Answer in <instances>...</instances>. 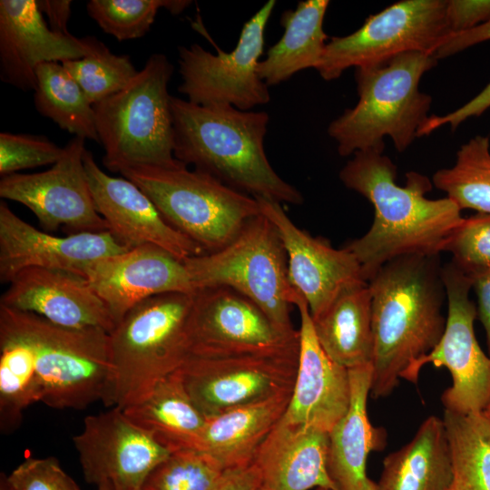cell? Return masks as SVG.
Wrapping results in <instances>:
<instances>
[{
    "instance_id": "cell-1",
    "label": "cell",
    "mask_w": 490,
    "mask_h": 490,
    "mask_svg": "<svg viewBox=\"0 0 490 490\" xmlns=\"http://www.w3.org/2000/svg\"><path fill=\"white\" fill-rule=\"evenodd\" d=\"M396 177L395 163L376 151L355 152L339 172L343 184L367 198L375 210L369 230L344 245L357 258L367 282L396 258L440 254L464 219L447 197L425 196L433 188L426 175L410 171L404 186L396 183Z\"/></svg>"
},
{
    "instance_id": "cell-2",
    "label": "cell",
    "mask_w": 490,
    "mask_h": 490,
    "mask_svg": "<svg viewBox=\"0 0 490 490\" xmlns=\"http://www.w3.org/2000/svg\"><path fill=\"white\" fill-rule=\"evenodd\" d=\"M440 254L407 255L382 265L368 280L374 356L370 392L390 395L402 373L441 339L446 299Z\"/></svg>"
},
{
    "instance_id": "cell-3",
    "label": "cell",
    "mask_w": 490,
    "mask_h": 490,
    "mask_svg": "<svg viewBox=\"0 0 490 490\" xmlns=\"http://www.w3.org/2000/svg\"><path fill=\"white\" fill-rule=\"evenodd\" d=\"M176 160L252 197L303 202L299 191L271 167L264 149L266 112L229 104L201 106L171 97Z\"/></svg>"
},
{
    "instance_id": "cell-4",
    "label": "cell",
    "mask_w": 490,
    "mask_h": 490,
    "mask_svg": "<svg viewBox=\"0 0 490 490\" xmlns=\"http://www.w3.org/2000/svg\"><path fill=\"white\" fill-rule=\"evenodd\" d=\"M437 64L433 54L409 52L355 71L358 101L333 120L328 135L346 157L360 151L384 153V138L406 151L429 117L432 98L419 89L422 76Z\"/></svg>"
},
{
    "instance_id": "cell-5",
    "label": "cell",
    "mask_w": 490,
    "mask_h": 490,
    "mask_svg": "<svg viewBox=\"0 0 490 490\" xmlns=\"http://www.w3.org/2000/svg\"><path fill=\"white\" fill-rule=\"evenodd\" d=\"M194 294L170 292L132 308L110 333L111 376L103 403L124 409L145 397L191 355Z\"/></svg>"
},
{
    "instance_id": "cell-6",
    "label": "cell",
    "mask_w": 490,
    "mask_h": 490,
    "mask_svg": "<svg viewBox=\"0 0 490 490\" xmlns=\"http://www.w3.org/2000/svg\"><path fill=\"white\" fill-rule=\"evenodd\" d=\"M173 65L152 54L120 92L93 104L103 165L121 172L137 166L175 167L174 132L168 83Z\"/></svg>"
},
{
    "instance_id": "cell-7",
    "label": "cell",
    "mask_w": 490,
    "mask_h": 490,
    "mask_svg": "<svg viewBox=\"0 0 490 490\" xmlns=\"http://www.w3.org/2000/svg\"><path fill=\"white\" fill-rule=\"evenodd\" d=\"M0 328L31 348L44 404L57 409H83L103 401L112 369L109 332L58 326L2 305Z\"/></svg>"
},
{
    "instance_id": "cell-8",
    "label": "cell",
    "mask_w": 490,
    "mask_h": 490,
    "mask_svg": "<svg viewBox=\"0 0 490 490\" xmlns=\"http://www.w3.org/2000/svg\"><path fill=\"white\" fill-rule=\"evenodd\" d=\"M120 173L152 201L172 227L205 253L228 245L261 213L254 197L183 163L172 168L131 167Z\"/></svg>"
},
{
    "instance_id": "cell-9",
    "label": "cell",
    "mask_w": 490,
    "mask_h": 490,
    "mask_svg": "<svg viewBox=\"0 0 490 490\" xmlns=\"http://www.w3.org/2000/svg\"><path fill=\"white\" fill-rule=\"evenodd\" d=\"M195 292L230 288L250 299L279 328L293 330L295 289L288 278L285 248L262 213L250 219L222 249L182 260Z\"/></svg>"
},
{
    "instance_id": "cell-10",
    "label": "cell",
    "mask_w": 490,
    "mask_h": 490,
    "mask_svg": "<svg viewBox=\"0 0 490 490\" xmlns=\"http://www.w3.org/2000/svg\"><path fill=\"white\" fill-rule=\"evenodd\" d=\"M446 0H402L368 16L355 32L332 37L317 67L326 81L350 67L377 65L409 52L435 51L450 35Z\"/></svg>"
},
{
    "instance_id": "cell-11",
    "label": "cell",
    "mask_w": 490,
    "mask_h": 490,
    "mask_svg": "<svg viewBox=\"0 0 490 490\" xmlns=\"http://www.w3.org/2000/svg\"><path fill=\"white\" fill-rule=\"evenodd\" d=\"M276 1L266 2L247 21L235 48L226 53L216 47L217 54L197 44L180 46L179 72L181 83L178 91L187 100L201 106L229 104L250 111L270 100L268 85L258 74L264 47V32Z\"/></svg>"
},
{
    "instance_id": "cell-12",
    "label": "cell",
    "mask_w": 490,
    "mask_h": 490,
    "mask_svg": "<svg viewBox=\"0 0 490 490\" xmlns=\"http://www.w3.org/2000/svg\"><path fill=\"white\" fill-rule=\"evenodd\" d=\"M442 277L447 302L444 334L437 345L410 364L400 377L416 384L424 365L446 367L453 383L441 397L445 410L483 412L490 399V357L482 350L475 335L477 315L469 296L471 280L452 261L443 265Z\"/></svg>"
},
{
    "instance_id": "cell-13",
    "label": "cell",
    "mask_w": 490,
    "mask_h": 490,
    "mask_svg": "<svg viewBox=\"0 0 490 490\" xmlns=\"http://www.w3.org/2000/svg\"><path fill=\"white\" fill-rule=\"evenodd\" d=\"M191 352L199 357H299V330L278 327L242 294L226 287L197 290L190 319Z\"/></svg>"
},
{
    "instance_id": "cell-14",
    "label": "cell",
    "mask_w": 490,
    "mask_h": 490,
    "mask_svg": "<svg viewBox=\"0 0 490 490\" xmlns=\"http://www.w3.org/2000/svg\"><path fill=\"white\" fill-rule=\"evenodd\" d=\"M49 170L2 176L0 197L27 207L47 231L67 235L110 231L97 212L83 163L85 139L74 136Z\"/></svg>"
},
{
    "instance_id": "cell-15",
    "label": "cell",
    "mask_w": 490,
    "mask_h": 490,
    "mask_svg": "<svg viewBox=\"0 0 490 490\" xmlns=\"http://www.w3.org/2000/svg\"><path fill=\"white\" fill-rule=\"evenodd\" d=\"M298 359L191 355L177 373L196 407L210 418L235 407L292 393Z\"/></svg>"
},
{
    "instance_id": "cell-16",
    "label": "cell",
    "mask_w": 490,
    "mask_h": 490,
    "mask_svg": "<svg viewBox=\"0 0 490 490\" xmlns=\"http://www.w3.org/2000/svg\"><path fill=\"white\" fill-rule=\"evenodd\" d=\"M73 441L85 480L112 490H141L171 455L117 407L86 416Z\"/></svg>"
},
{
    "instance_id": "cell-17",
    "label": "cell",
    "mask_w": 490,
    "mask_h": 490,
    "mask_svg": "<svg viewBox=\"0 0 490 490\" xmlns=\"http://www.w3.org/2000/svg\"><path fill=\"white\" fill-rule=\"evenodd\" d=\"M261 213L276 227L287 254L291 287L308 304L311 318L323 312L347 287L366 281L357 258L344 247L335 249L325 239L297 227L281 203L254 197Z\"/></svg>"
},
{
    "instance_id": "cell-18",
    "label": "cell",
    "mask_w": 490,
    "mask_h": 490,
    "mask_svg": "<svg viewBox=\"0 0 490 490\" xmlns=\"http://www.w3.org/2000/svg\"><path fill=\"white\" fill-rule=\"evenodd\" d=\"M131 250L111 231L58 237L42 231L0 202V281L10 283L23 270L41 268L73 271L99 259Z\"/></svg>"
},
{
    "instance_id": "cell-19",
    "label": "cell",
    "mask_w": 490,
    "mask_h": 490,
    "mask_svg": "<svg viewBox=\"0 0 490 490\" xmlns=\"http://www.w3.org/2000/svg\"><path fill=\"white\" fill-rule=\"evenodd\" d=\"M83 163L95 209L122 244L130 249L154 245L181 261L205 253L197 243L172 227L132 181L105 173L88 150Z\"/></svg>"
},
{
    "instance_id": "cell-20",
    "label": "cell",
    "mask_w": 490,
    "mask_h": 490,
    "mask_svg": "<svg viewBox=\"0 0 490 490\" xmlns=\"http://www.w3.org/2000/svg\"><path fill=\"white\" fill-rule=\"evenodd\" d=\"M95 41L53 31L36 0L0 1V78L22 91L35 90L39 65L83 58Z\"/></svg>"
},
{
    "instance_id": "cell-21",
    "label": "cell",
    "mask_w": 490,
    "mask_h": 490,
    "mask_svg": "<svg viewBox=\"0 0 490 490\" xmlns=\"http://www.w3.org/2000/svg\"><path fill=\"white\" fill-rule=\"evenodd\" d=\"M82 275L105 303L115 324L151 297L195 293L182 261L151 244L91 262Z\"/></svg>"
},
{
    "instance_id": "cell-22",
    "label": "cell",
    "mask_w": 490,
    "mask_h": 490,
    "mask_svg": "<svg viewBox=\"0 0 490 490\" xmlns=\"http://www.w3.org/2000/svg\"><path fill=\"white\" fill-rule=\"evenodd\" d=\"M293 304L300 317L298 369L289 406L280 419L329 433L349 407L348 369L324 351L315 335L308 304L296 290Z\"/></svg>"
},
{
    "instance_id": "cell-23",
    "label": "cell",
    "mask_w": 490,
    "mask_h": 490,
    "mask_svg": "<svg viewBox=\"0 0 490 490\" xmlns=\"http://www.w3.org/2000/svg\"><path fill=\"white\" fill-rule=\"evenodd\" d=\"M0 305L38 315L65 328H100L111 333L115 321L107 306L81 274L41 268L20 271Z\"/></svg>"
},
{
    "instance_id": "cell-24",
    "label": "cell",
    "mask_w": 490,
    "mask_h": 490,
    "mask_svg": "<svg viewBox=\"0 0 490 490\" xmlns=\"http://www.w3.org/2000/svg\"><path fill=\"white\" fill-rule=\"evenodd\" d=\"M329 433L276 424L259 448L253 463L262 485L272 490H337L328 472Z\"/></svg>"
},
{
    "instance_id": "cell-25",
    "label": "cell",
    "mask_w": 490,
    "mask_h": 490,
    "mask_svg": "<svg viewBox=\"0 0 490 490\" xmlns=\"http://www.w3.org/2000/svg\"><path fill=\"white\" fill-rule=\"evenodd\" d=\"M348 373L350 404L329 432L328 472L337 490H377V483L367 475V459L370 452L386 446L387 433L368 417L372 365L348 369Z\"/></svg>"
},
{
    "instance_id": "cell-26",
    "label": "cell",
    "mask_w": 490,
    "mask_h": 490,
    "mask_svg": "<svg viewBox=\"0 0 490 490\" xmlns=\"http://www.w3.org/2000/svg\"><path fill=\"white\" fill-rule=\"evenodd\" d=\"M290 397L291 393L278 395L207 418L199 451L224 470L252 463Z\"/></svg>"
},
{
    "instance_id": "cell-27",
    "label": "cell",
    "mask_w": 490,
    "mask_h": 490,
    "mask_svg": "<svg viewBox=\"0 0 490 490\" xmlns=\"http://www.w3.org/2000/svg\"><path fill=\"white\" fill-rule=\"evenodd\" d=\"M311 319L320 346L336 363L348 369L372 365V294L368 282L347 287Z\"/></svg>"
},
{
    "instance_id": "cell-28",
    "label": "cell",
    "mask_w": 490,
    "mask_h": 490,
    "mask_svg": "<svg viewBox=\"0 0 490 490\" xmlns=\"http://www.w3.org/2000/svg\"><path fill=\"white\" fill-rule=\"evenodd\" d=\"M122 411L170 453L200 449L207 418L188 395L177 371Z\"/></svg>"
},
{
    "instance_id": "cell-29",
    "label": "cell",
    "mask_w": 490,
    "mask_h": 490,
    "mask_svg": "<svg viewBox=\"0 0 490 490\" xmlns=\"http://www.w3.org/2000/svg\"><path fill=\"white\" fill-rule=\"evenodd\" d=\"M453 480L443 419L430 416L408 444L384 459L377 490H450Z\"/></svg>"
},
{
    "instance_id": "cell-30",
    "label": "cell",
    "mask_w": 490,
    "mask_h": 490,
    "mask_svg": "<svg viewBox=\"0 0 490 490\" xmlns=\"http://www.w3.org/2000/svg\"><path fill=\"white\" fill-rule=\"evenodd\" d=\"M328 5V0L300 1L294 10L282 14L283 35L258 64L259 76L268 86L301 70L317 69L328 43L323 22Z\"/></svg>"
},
{
    "instance_id": "cell-31",
    "label": "cell",
    "mask_w": 490,
    "mask_h": 490,
    "mask_svg": "<svg viewBox=\"0 0 490 490\" xmlns=\"http://www.w3.org/2000/svg\"><path fill=\"white\" fill-rule=\"evenodd\" d=\"M36 78L34 103L38 113L75 136L100 142L93 105L64 65L43 64Z\"/></svg>"
},
{
    "instance_id": "cell-32",
    "label": "cell",
    "mask_w": 490,
    "mask_h": 490,
    "mask_svg": "<svg viewBox=\"0 0 490 490\" xmlns=\"http://www.w3.org/2000/svg\"><path fill=\"white\" fill-rule=\"evenodd\" d=\"M453 490H490V416L445 410Z\"/></svg>"
},
{
    "instance_id": "cell-33",
    "label": "cell",
    "mask_w": 490,
    "mask_h": 490,
    "mask_svg": "<svg viewBox=\"0 0 490 490\" xmlns=\"http://www.w3.org/2000/svg\"><path fill=\"white\" fill-rule=\"evenodd\" d=\"M43 389L31 348L18 336L0 328V429L5 435L21 425L23 413L42 402Z\"/></svg>"
},
{
    "instance_id": "cell-34",
    "label": "cell",
    "mask_w": 490,
    "mask_h": 490,
    "mask_svg": "<svg viewBox=\"0 0 490 490\" xmlns=\"http://www.w3.org/2000/svg\"><path fill=\"white\" fill-rule=\"evenodd\" d=\"M432 183L460 210L490 213L489 137L477 134L462 144L454 165L436 171Z\"/></svg>"
},
{
    "instance_id": "cell-35",
    "label": "cell",
    "mask_w": 490,
    "mask_h": 490,
    "mask_svg": "<svg viewBox=\"0 0 490 490\" xmlns=\"http://www.w3.org/2000/svg\"><path fill=\"white\" fill-rule=\"evenodd\" d=\"M189 0H91L87 12L97 24L118 41L136 39L150 31L159 9L181 14Z\"/></svg>"
},
{
    "instance_id": "cell-36",
    "label": "cell",
    "mask_w": 490,
    "mask_h": 490,
    "mask_svg": "<svg viewBox=\"0 0 490 490\" xmlns=\"http://www.w3.org/2000/svg\"><path fill=\"white\" fill-rule=\"evenodd\" d=\"M62 64L93 105L122 90L139 72L129 55L111 53L97 39L90 54Z\"/></svg>"
},
{
    "instance_id": "cell-37",
    "label": "cell",
    "mask_w": 490,
    "mask_h": 490,
    "mask_svg": "<svg viewBox=\"0 0 490 490\" xmlns=\"http://www.w3.org/2000/svg\"><path fill=\"white\" fill-rule=\"evenodd\" d=\"M223 471L201 451H178L150 473L142 490H214Z\"/></svg>"
},
{
    "instance_id": "cell-38",
    "label": "cell",
    "mask_w": 490,
    "mask_h": 490,
    "mask_svg": "<svg viewBox=\"0 0 490 490\" xmlns=\"http://www.w3.org/2000/svg\"><path fill=\"white\" fill-rule=\"evenodd\" d=\"M466 274L490 266V213L464 218L446 240L442 252Z\"/></svg>"
},
{
    "instance_id": "cell-39",
    "label": "cell",
    "mask_w": 490,
    "mask_h": 490,
    "mask_svg": "<svg viewBox=\"0 0 490 490\" xmlns=\"http://www.w3.org/2000/svg\"><path fill=\"white\" fill-rule=\"evenodd\" d=\"M61 148L43 136L21 133H0V174L54 164L64 153Z\"/></svg>"
},
{
    "instance_id": "cell-40",
    "label": "cell",
    "mask_w": 490,
    "mask_h": 490,
    "mask_svg": "<svg viewBox=\"0 0 490 490\" xmlns=\"http://www.w3.org/2000/svg\"><path fill=\"white\" fill-rule=\"evenodd\" d=\"M4 490H81L56 458L29 457L1 479Z\"/></svg>"
},
{
    "instance_id": "cell-41",
    "label": "cell",
    "mask_w": 490,
    "mask_h": 490,
    "mask_svg": "<svg viewBox=\"0 0 490 490\" xmlns=\"http://www.w3.org/2000/svg\"><path fill=\"white\" fill-rule=\"evenodd\" d=\"M446 19L450 35L475 28L490 20V0H446Z\"/></svg>"
},
{
    "instance_id": "cell-42",
    "label": "cell",
    "mask_w": 490,
    "mask_h": 490,
    "mask_svg": "<svg viewBox=\"0 0 490 490\" xmlns=\"http://www.w3.org/2000/svg\"><path fill=\"white\" fill-rule=\"evenodd\" d=\"M490 108V83L474 98L456 111L444 115H430L420 126L417 137L429 135L436 129L448 124L455 131L471 117H478Z\"/></svg>"
},
{
    "instance_id": "cell-43",
    "label": "cell",
    "mask_w": 490,
    "mask_h": 490,
    "mask_svg": "<svg viewBox=\"0 0 490 490\" xmlns=\"http://www.w3.org/2000/svg\"><path fill=\"white\" fill-rule=\"evenodd\" d=\"M490 40V20L469 31L451 34L434 53L438 61Z\"/></svg>"
},
{
    "instance_id": "cell-44",
    "label": "cell",
    "mask_w": 490,
    "mask_h": 490,
    "mask_svg": "<svg viewBox=\"0 0 490 490\" xmlns=\"http://www.w3.org/2000/svg\"><path fill=\"white\" fill-rule=\"evenodd\" d=\"M467 275L476 295V315L485 331L490 357V266L474 270Z\"/></svg>"
},
{
    "instance_id": "cell-45",
    "label": "cell",
    "mask_w": 490,
    "mask_h": 490,
    "mask_svg": "<svg viewBox=\"0 0 490 490\" xmlns=\"http://www.w3.org/2000/svg\"><path fill=\"white\" fill-rule=\"evenodd\" d=\"M261 485L260 473L252 462L225 469L214 490H258Z\"/></svg>"
},
{
    "instance_id": "cell-46",
    "label": "cell",
    "mask_w": 490,
    "mask_h": 490,
    "mask_svg": "<svg viewBox=\"0 0 490 490\" xmlns=\"http://www.w3.org/2000/svg\"><path fill=\"white\" fill-rule=\"evenodd\" d=\"M42 14H45L50 28L59 34H71L67 26L71 16V0L36 1Z\"/></svg>"
},
{
    "instance_id": "cell-47",
    "label": "cell",
    "mask_w": 490,
    "mask_h": 490,
    "mask_svg": "<svg viewBox=\"0 0 490 490\" xmlns=\"http://www.w3.org/2000/svg\"><path fill=\"white\" fill-rule=\"evenodd\" d=\"M97 487H98L97 490H112V488L109 485H99ZM0 490H4V489L2 487H0Z\"/></svg>"
},
{
    "instance_id": "cell-48",
    "label": "cell",
    "mask_w": 490,
    "mask_h": 490,
    "mask_svg": "<svg viewBox=\"0 0 490 490\" xmlns=\"http://www.w3.org/2000/svg\"><path fill=\"white\" fill-rule=\"evenodd\" d=\"M258 490H272V489L269 488V487L266 486V485H261L259 487ZM317 490H329V489H326V488H321V487H319V488H317Z\"/></svg>"
},
{
    "instance_id": "cell-49",
    "label": "cell",
    "mask_w": 490,
    "mask_h": 490,
    "mask_svg": "<svg viewBox=\"0 0 490 490\" xmlns=\"http://www.w3.org/2000/svg\"><path fill=\"white\" fill-rule=\"evenodd\" d=\"M483 412H485V414L490 416V399H489V401H488V403H487V405H486V407H485V410Z\"/></svg>"
},
{
    "instance_id": "cell-50",
    "label": "cell",
    "mask_w": 490,
    "mask_h": 490,
    "mask_svg": "<svg viewBox=\"0 0 490 490\" xmlns=\"http://www.w3.org/2000/svg\"><path fill=\"white\" fill-rule=\"evenodd\" d=\"M450 490H453L452 488Z\"/></svg>"
},
{
    "instance_id": "cell-51",
    "label": "cell",
    "mask_w": 490,
    "mask_h": 490,
    "mask_svg": "<svg viewBox=\"0 0 490 490\" xmlns=\"http://www.w3.org/2000/svg\"><path fill=\"white\" fill-rule=\"evenodd\" d=\"M142 490V489H141Z\"/></svg>"
}]
</instances>
